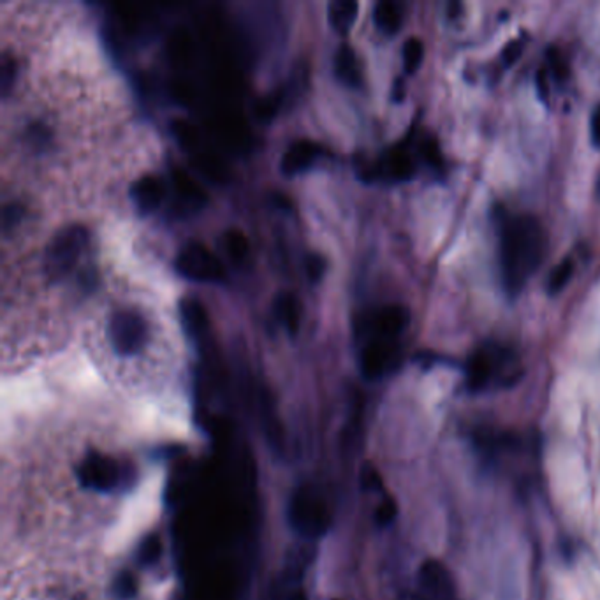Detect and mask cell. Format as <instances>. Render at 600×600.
<instances>
[{
  "label": "cell",
  "mask_w": 600,
  "mask_h": 600,
  "mask_svg": "<svg viewBox=\"0 0 600 600\" xmlns=\"http://www.w3.org/2000/svg\"><path fill=\"white\" fill-rule=\"evenodd\" d=\"M23 213H25L23 206H20V204H16V202L7 204V206L4 208V211H2V226H4V231H9V230H13L14 226H18V222H20L22 217H23Z\"/></svg>",
  "instance_id": "obj_25"
},
{
  "label": "cell",
  "mask_w": 600,
  "mask_h": 600,
  "mask_svg": "<svg viewBox=\"0 0 600 600\" xmlns=\"http://www.w3.org/2000/svg\"><path fill=\"white\" fill-rule=\"evenodd\" d=\"M334 74L343 85L352 89H358L363 83L358 55L349 44H342L334 53Z\"/></svg>",
  "instance_id": "obj_13"
},
{
  "label": "cell",
  "mask_w": 600,
  "mask_h": 600,
  "mask_svg": "<svg viewBox=\"0 0 600 600\" xmlns=\"http://www.w3.org/2000/svg\"><path fill=\"white\" fill-rule=\"evenodd\" d=\"M289 520L293 529L306 539H317L330 527V512L326 503L317 492L310 488H301L295 493L289 507Z\"/></svg>",
  "instance_id": "obj_4"
},
{
  "label": "cell",
  "mask_w": 600,
  "mask_h": 600,
  "mask_svg": "<svg viewBox=\"0 0 600 600\" xmlns=\"http://www.w3.org/2000/svg\"><path fill=\"white\" fill-rule=\"evenodd\" d=\"M109 338L117 354L136 356L148 342V324L137 312L120 310L109 321Z\"/></svg>",
  "instance_id": "obj_7"
},
{
  "label": "cell",
  "mask_w": 600,
  "mask_h": 600,
  "mask_svg": "<svg viewBox=\"0 0 600 600\" xmlns=\"http://www.w3.org/2000/svg\"><path fill=\"white\" fill-rule=\"evenodd\" d=\"M425 61V46L421 39L410 37L403 44V69L407 74H414Z\"/></svg>",
  "instance_id": "obj_18"
},
{
  "label": "cell",
  "mask_w": 600,
  "mask_h": 600,
  "mask_svg": "<svg viewBox=\"0 0 600 600\" xmlns=\"http://www.w3.org/2000/svg\"><path fill=\"white\" fill-rule=\"evenodd\" d=\"M373 20H375V25L380 33H386V35H395L400 31L401 22H403L401 7L397 2L380 0L375 5Z\"/></svg>",
  "instance_id": "obj_16"
},
{
  "label": "cell",
  "mask_w": 600,
  "mask_h": 600,
  "mask_svg": "<svg viewBox=\"0 0 600 600\" xmlns=\"http://www.w3.org/2000/svg\"><path fill=\"white\" fill-rule=\"evenodd\" d=\"M224 247L228 250V256L236 263L243 261L250 252L248 238L238 230H230L228 233L224 234Z\"/></svg>",
  "instance_id": "obj_19"
},
{
  "label": "cell",
  "mask_w": 600,
  "mask_h": 600,
  "mask_svg": "<svg viewBox=\"0 0 600 600\" xmlns=\"http://www.w3.org/2000/svg\"><path fill=\"white\" fill-rule=\"evenodd\" d=\"M398 514V505L397 502L393 499H384L380 502V505L377 507V512H375V521L379 527H388L395 521Z\"/></svg>",
  "instance_id": "obj_24"
},
{
  "label": "cell",
  "mask_w": 600,
  "mask_h": 600,
  "mask_svg": "<svg viewBox=\"0 0 600 600\" xmlns=\"http://www.w3.org/2000/svg\"><path fill=\"white\" fill-rule=\"evenodd\" d=\"M410 323V314L401 305H388L367 319V332L371 338L398 340Z\"/></svg>",
  "instance_id": "obj_9"
},
{
  "label": "cell",
  "mask_w": 600,
  "mask_h": 600,
  "mask_svg": "<svg viewBox=\"0 0 600 600\" xmlns=\"http://www.w3.org/2000/svg\"><path fill=\"white\" fill-rule=\"evenodd\" d=\"M275 317L277 321L287 330L291 336L298 334L301 326V303L295 295L291 293H282L277 301H275Z\"/></svg>",
  "instance_id": "obj_14"
},
{
  "label": "cell",
  "mask_w": 600,
  "mask_h": 600,
  "mask_svg": "<svg viewBox=\"0 0 600 600\" xmlns=\"http://www.w3.org/2000/svg\"><path fill=\"white\" fill-rule=\"evenodd\" d=\"M164 183L154 174H145L136 180L131 187V200L141 213L155 211L164 201Z\"/></svg>",
  "instance_id": "obj_12"
},
{
  "label": "cell",
  "mask_w": 600,
  "mask_h": 600,
  "mask_svg": "<svg viewBox=\"0 0 600 600\" xmlns=\"http://www.w3.org/2000/svg\"><path fill=\"white\" fill-rule=\"evenodd\" d=\"M592 139H594L595 146L600 148V106H597V109L594 111V117H592Z\"/></svg>",
  "instance_id": "obj_31"
},
{
  "label": "cell",
  "mask_w": 600,
  "mask_h": 600,
  "mask_svg": "<svg viewBox=\"0 0 600 600\" xmlns=\"http://www.w3.org/2000/svg\"><path fill=\"white\" fill-rule=\"evenodd\" d=\"M421 152H423V157L427 159V163H428V164H432V166H438V164L442 163L440 150H438V146H436V143H435L434 139H427V141L423 143V148H421Z\"/></svg>",
  "instance_id": "obj_29"
},
{
  "label": "cell",
  "mask_w": 600,
  "mask_h": 600,
  "mask_svg": "<svg viewBox=\"0 0 600 600\" xmlns=\"http://www.w3.org/2000/svg\"><path fill=\"white\" fill-rule=\"evenodd\" d=\"M537 83H539V92H540V98H542V99H548V83H546V69H540V70H539V76H537Z\"/></svg>",
  "instance_id": "obj_32"
},
{
  "label": "cell",
  "mask_w": 600,
  "mask_h": 600,
  "mask_svg": "<svg viewBox=\"0 0 600 600\" xmlns=\"http://www.w3.org/2000/svg\"><path fill=\"white\" fill-rule=\"evenodd\" d=\"M163 553L161 537L155 534L146 535L139 546V562L143 566H154L159 562Z\"/></svg>",
  "instance_id": "obj_21"
},
{
  "label": "cell",
  "mask_w": 600,
  "mask_h": 600,
  "mask_svg": "<svg viewBox=\"0 0 600 600\" xmlns=\"http://www.w3.org/2000/svg\"><path fill=\"white\" fill-rule=\"evenodd\" d=\"M521 52H523V42L521 41H511L507 44V48L503 50V61H505V64L512 66L514 62H518Z\"/></svg>",
  "instance_id": "obj_30"
},
{
  "label": "cell",
  "mask_w": 600,
  "mask_h": 600,
  "mask_svg": "<svg viewBox=\"0 0 600 600\" xmlns=\"http://www.w3.org/2000/svg\"><path fill=\"white\" fill-rule=\"evenodd\" d=\"M416 174V164L414 159L408 155L407 150L397 146L389 150L384 159L375 166V169H368V180L371 178H386L393 182H408Z\"/></svg>",
  "instance_id": "obj_11"
},
{
  "label": "cell",
  "mask_w": 600,
  "mask_h": 600,
  "mask_svg": "<svg viewBox=\"0 0 600 600\" xmlns=\"http://www.w3.org/2000/svg\"><path fill=\"white\" fill-rule=\"evenodd\" d=\"M324 157H326V148L323 145L312 139H300L287 148V152L282 157L280 167L286 176H296L315 166V163Z\"/></svg>",
  "instance_id": "obj_10"
},
{
  "label": "cell",
  "mask_w": 600,
  "mask_h": 600,
  "mask_svg": "<svg viewBox=\"0 0 600 600\" xmlns=\"http://www.w3.org/2000/svg\"><path fill=\"white\" fill-rule=\"evenodd\" d=\"M182 317L187 332L201 338L208 333V315L200 301L185 300L182 303Z\"/></svg>",
  "instance_id": "obj_17"
},
{
  "label": "cell",
  "mask_w": 600,
  "mask_h": 600,
  "mask_svg": "<svg viewBox=\"0 0 600 600\" xmlns=\"http://www.w3.org/2000/svg\"><path fill=\"white\" fill-rule=\"evenodd\" d=\"M597 194H599V200H600V180L599 183H597Z\"/></svg>",
  "instance_id": "obj_33"
},
{
  "label": "cell",
  "mask_w": 600,
  "mask_h": 600,
  "mask_svg": "<svg viewBox=\"0 0 600 600\" xmlns=\"http://www.w3.org/2000/svg\"><path fill=\"white\" fill-rule=\"evenodd\" d=\"M78 479L83 488L96 490L100 493H109L127 484L129 472L127 465L117 462L111 456L92 453L78 467Z\"/></svg>",
  "instance_id": "obj_5"
},
{
  "label": "cell",
  "mask_w": 600,
  "mask_h": 600,
  "mask_svg": "<svg viewBox=\"0 0 600 600\" xmlns=\"http://www.w3.org/2000/svg\"><path fill=\"white\" fill-rule=\"evenodd\" d=\"M89 245V231L83 226H67L55 234L44 254V273L52 282H61L76 267Z\"/></svg>",
  "instance_id": "obj_3"
},
{
  "label": "cell",
  "mask_w": 600,
  "mask_h": 600,
  "mask_svg": "<svg viewBox=\"0 0 600 600\" xmlns=\"http://www.w3.org/2000/svg\"><path fill=\"white\" fill-rule=\"evenodd\" d=\"M360 5L352 0H333L328 5V22L334 33L347 35L351 33L356 18H358Z\"/></svg>",
  "instance_id": "obj_15"
},
{
  "label": "cell",
  "mask_w": 600,
  "mask_h": 600,
  "mask_svg": "<svg viewBox=\"0 0 600 600\" xmlns=\"http://www.w3.org/2000/svg\"><path fill=\"white\" fill-rule=\"evenodd\" d=\"M548 250L544 226L532 215L507 219L501 230V273L509 296H518Z\"/></svg>",
  "instance_id": "obj_1"
},
{
  "label": "cell",
  "mask_w": 600,
  "mask_h": 600,
  "mask_svg": "<svg viewBox=\"0 0 600 600\" xmlns=\"http://www.w3.org/2000/svg\"><path fill=\"white\" fill-rule=\"evenodd\" d=\"M115 592L122 599H131L136 592V579L131 572H124L117 577L115 583Z\"/></svg>",
  "instance_id": "obj_27"
},
{
  "label": "cell",
  "mask_w": 600,
  "mask_h": 600,
  "mask_svg": "<svg viewBox=\"0 0 600 600\" xmlns=\"http://www.w3.org/2000/svg\"><path fill=\"white\" fill-rule=\"evenodd\" d=\"M523 375L518 354L499 343H484L468 360L467 382L472 391L514 386Z\"/></svg>",
  "instance_id": "obj_2"
},
{
  "label": "cell",
  "mask_w": 600,
  "mask_h": 600,
  "mask_svg": "<svg viewBox=\"0 0 600 600\" xmlns=\"http://www.w3.org/2000/svg\"><path fill=\"white\" fill-rule=\"evenodd\" d=\"M174 185L183 200L191 201L194 204H200L204 201L202 191L185 173H174Z\"/></svg>",
  "instance_id": "obj_22"
},
{
  "label": "cell",
  "mask_w": 600,
  "mask_h": 600,
  "mask_svg": "<svg viewBox=\"0 0 600 600\" xmlns=\"http://www.w3.org/2000/svg\"><path fill=\"white\" fill-rule=\"evenodd\" d=\"M174 267L182 277L194 282L219 284L226 278V269L222 261L208 247L198 241L187 243L180 250Z\"/></svg>",
  "instance_id": "obj_6"
},
{
  "label": "cell",
  "mask_w": 600,
  "mask_h": 600,
  "mask_svg": "<svg viewBox=\"0 0 600 600\" xmlns=\"http://www.w3.org/2000/svg\"><path fill=\"white\" fill-rule=\"evenodd\" d=\"M401 349L398 340L370 338L361 349L360 365L363 375L375 380L380 379L400 365Z\"/></svg>",
  "instance_id": "obj_8"
},
{
  "label": "cell",
  "mask_w": 600,
  "mask_h": 600,
  "mask_svg": "<svg viewBox=\"0 0 600 600\" xmlns=\"http://www.w3.org/2000/svg\"><path fill=\"white\" fill-rule=\"evenodd\" d=\"M0 85H2V96L4 99L9 96L13 85H14V80H16V74H18V64L14 61V57H11L9 53H4L2 57V64H0Z\"/></svg>",
  "instance_id": "obj_23"
},
{
  "label": "cell",
  "mask_w": 600,
  "mask_h": 600,
  "mask_svg": "<svg viewBox=\"0 0 600 600\" xmlns=\"http://www.w3.org/2000/svg\"><path fill=\"white\" fill-rule=\"evenodd\" d=\"M572 275H574V261L570 258H566L551 271L549 280H548V293L558 295L560 291H564L566 286L570 282Z\"/></svg>",
  "instance_id": "obj_20"
},
{
  "label": "cell",
  "mask_w": 600,
  "mask_h": 600,
  "mask_svg": "<svg viewBox=\"0 0 600 600\" xmlns=\"http://www.w3.org/2000/svg\"><path fill=\"white\" fill-rule=\"evenodd\" d=\"M306 275H308V278L312 280V282H319L321 278H323V275H324V269H326V261H324V258L323 256H319V254H310L308 258H306Z\"/></svg>",
  "instance_id": "obj_26"
},
{
  "label": "cell",
  "mask_w": 600,
  "mask_h": 600,
  "mask_svg": "<svg viewBox=\"0 0 600 600\" xmlns=\"http://www.w3.org/2000/svg\"><path fill=\"white\" fill-rule=\"evenodd\" d=\"M548 61H549V66L553 69L555 78H557L558 81H564V80L567 78L568 69L566 61H564L562 55H560V52L555 50V48L549 50V52H548Z\"/></svg>",
  "instance_id": "obj_28"
}]
</instances>
